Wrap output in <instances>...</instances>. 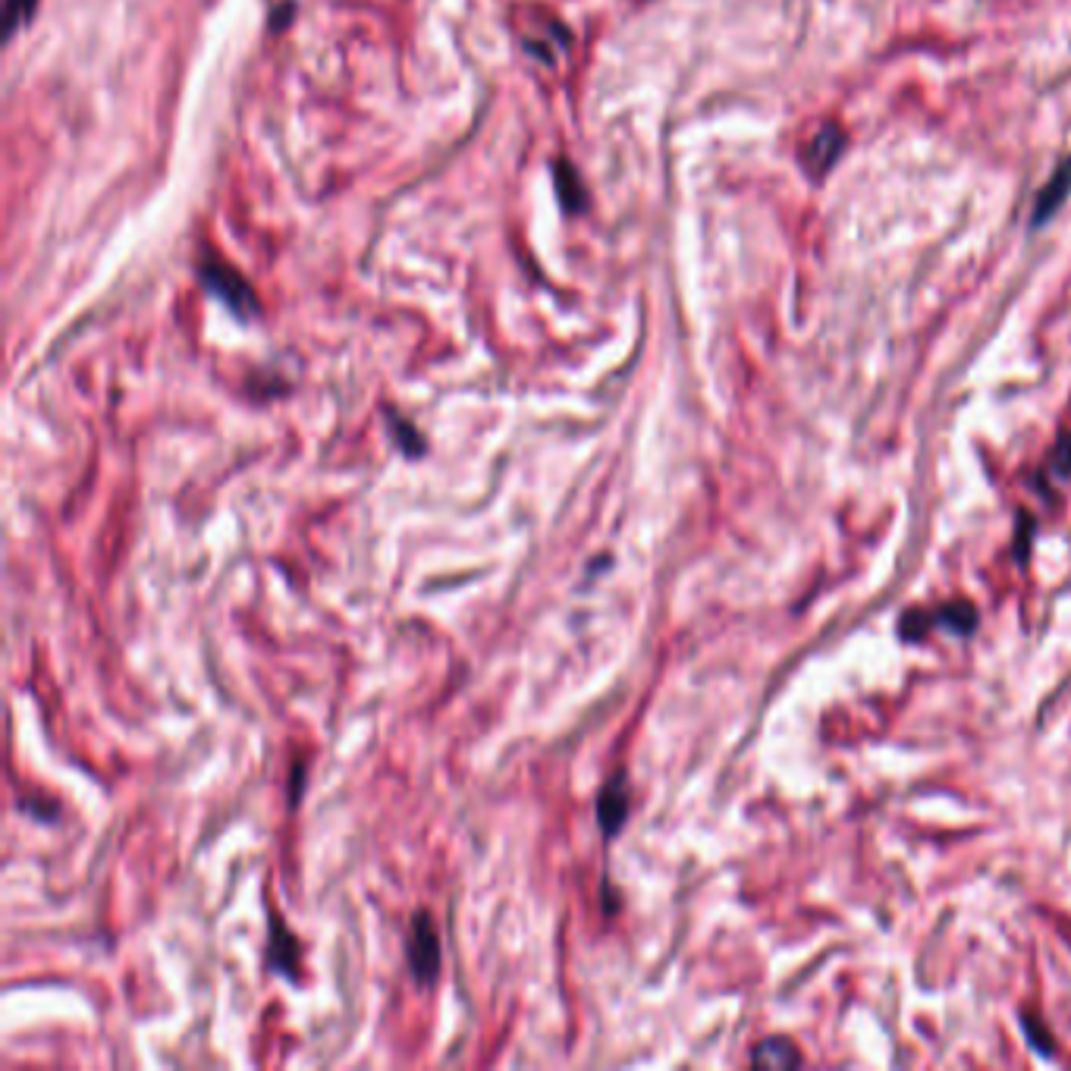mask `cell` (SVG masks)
<instances>
[{
    "mask_svg": "<svg viewBox=\"0 0 1071 1071\" xmlns=\"http://www.w3.org/2000/svg\"><path fill=\"white\" fill-rule=\"evenodd\" d=\"M931 629H934V613H927V610H908L906 616H902V626H899V632H902V638H908V641H921V638H927Z\"/></svg>",
    "mask_w": 1071,
    "mask_h": 1071,
    "instance_id": "7c38bea8",
    "label": "cell"
},
{
    "mask_svg": "<svg viewBox=\"0 0 1071 1071\" xmlns=\"http://www.w3.org/2000/svg\"><path fill=\"white\" fill-rule=\"evenodd\" d=\"M1049 471L1056 478H1071V438L1059 440V446L1049 456Z\"/></svg>",
    "mask_w": 1071,
    "mask_h": 1071,
    "instance_id": "4fadbf2b",
    "label": "cell"
},
{
    "mask_svg": "<svg viewBox=\"0 0 1071 1071\" xmlns=\"http://www.w3.org/2000/svg\"><path fill=\"white\" fill-rule=\"evenodd\" d=\"M842 148H846V133L836 123H824L814 133V138L804 145V167H808V173L811 176H824L826 170L839 161Z\"/></svg>",
    "mask_w": 1071,
    "mask_h": 1071,
    "instance_id": "3957f363",
    "label": "cell"
},
{
    "mask_svg": "<svg viewBox=\"0 0 1071 1071\" xmlns=\"http://www.w3.org/2000/svg\"><path fill=\"white\" fill-rule=\"evenodd\" d=\"M386 424H390V431H393V440H396V446H399V450H403L406 456H421V453H424V440H421V434L415 431L413 421H409V418H399V415L390 413V418H386Z\"/></svg>",
    "mask_w": 1071,
    "mask_h": 1071,
    "instance_id": "30bf717a",
    "label": "cell"
},
{
    "mask_svg": "<svg viewBox=\"0 0 1071 1071\" xmlns=\"http://www.w3.org/2000/svg\"><path fill=\"white\" fill-rule=\"evenodd\" d=\"M198 283L205 286L208 296H214L233 318L239 321H251L261 315V303L258 293L246 283V276L239 274L233 264L220 261L214 255H205L198 261Z\"/></svg>",
    "mask_w": 1071,
    "mask_h": 1071,
    "instance_id": "6da1fadb",
    "label": "cell"
},
{
    "mask_svg": "<svg viewBox=\"0 0 1071 1071\" xmlns=\"http://www.w3.org/2000/svg\"><path fill=\"white\" fill-rule=\"evenodd\" d=\"M934 629H946L952 635H971L977 629V610L968 601H952V604L934 610Z\"/></svg>",
    "mask_w": 1071,
    "mask_h": 1071,
    "instance_id": "52a82bcc",
    "label": "cell"
},
{
    "mask_svg": "<svg viewBox=\"0 0 1071 1071\" xmlns=\"http://www.w3.org/2000/svg\"><path fill=\"white\" fill-rule=\"evenodd\" d=\"M409 968L418 984H431L440 971V936L428 911H415L409 931Z\"/></svg>",
    "mask_w": 1071,
    "mask_h": 1071,
    "instance_id": "7a4b0ae2",
    "label": "cell"
},
{
    "mask_svg": "<svg viewBox=\"0 0 1071 1071\" xmlns=\"http://www.w3.org/2000/svg\"><path fill=\"white\" fill-rule=\"evenodd\" d=\"M553 189H556V198L563 205L566 214H584L588 211V189L578 176V170L569 161H553Z\"/></svg>",
    "mask_w": 1071,
    "mask_h": 1071,
    "instance_id": "5b68a950",
    "label": "cell"
},
{
    "mask_svg": "<svg viewBox=\"0 0 1071 1071\" xmlns=\"http://www.w3.org/2000/svg\"><path fill=\"white\" fill-rule=\"evenodd\" d=\"M38 0H7V13H3V28H7V38H13L20 28L26 26L35 13Z\"/></svg>",
    "mask_w": 1071,
    "mask_h": 1071,
    "instance_id": "8fae6325",
    "label": "cell"
},
{
    "mask_svg": "<svg viewBox=\"0 0 1071 1071\" xmlns=\"http://www.w3.org/2000/svg\"><path fill=\"white\" fill-rule=\"evenodd\" d=\"M271 931L280 934V946L271 939V959H274V968H280L283 974H293L296 971V962H299V952H296V939L290 936V931L283 927V921L274 918L271 921Z\"/></svg>",
    "mask_w": 1071,
    "mask_h": 1071,
    "instance_id": "9c48e42d",
    "label": "cell"
},
{
    "mask_svg": "<svg viewBox=\"0 0 1071 1071\" xmlns=\"http://www.w3.org/2000/svg\"><path fill=\"white\" fill-rule=\"evenodd\" d=\"M751 1066H758V1069H796V1066H801V1052L789 1037H767L754 1049Z\"/></svg>",
    "mask_w": 1071,
    "mask_h": 1071,
    "instance_id": "8992f818",
    "label": "cell"
},
{
    "mask_svg": "<svg viewBox=\"0 0 1071 1071\" xmlns=\"http://www.w3.org/2000/svg\"><path fill=\"white\" fill-rule=\"evenodd\" d=\"M626 814H629V786H626V776L619 773L598 796V824L606 836H616L626 824Z\"/></svg>",
    "mask_w": 1071,
    "mask_h": 1071,
    "instance_id": "277c9868",
    "label": "cell"
},
{
    "mask_svg": "<svg viewBox=\"0 0 1071 1071\" xmlns=\"http://www.w3.org/2000/svg\"><path fill=\"white\" fill-rule=\"evenodd\" d=\"M1069 189H1071V161L1052 176V183H1049L1044 193H1041V198H1037V208H1034V226H1041L1044 220H1049L1056 211H1059V205L1066 201Z\"/></svg>",
    "mask_w": 1071,
    "mask_h": 1071,
    "instance_id": "ba28073f",
    "label": "cell"
}]
</instances>
